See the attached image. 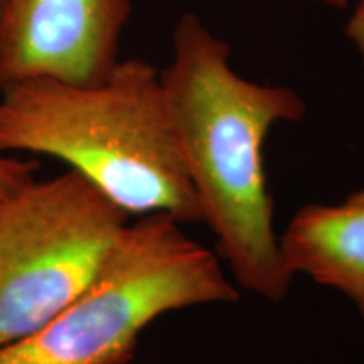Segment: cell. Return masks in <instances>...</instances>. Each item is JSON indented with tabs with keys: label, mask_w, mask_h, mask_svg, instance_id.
<instances>
[{
	"label": "cell",
	"mask_w": 364,
	"mask_h": 364,
	"mask_svg": "<svg viewBox=\"0 0 364 364\" xmlns=\"http://www.w3.org/2000/svg\"><path fill=\"white\" fill-rule=\"evenodd\" d=\"M6 152L66 162L129 216L201 223L161 73L142 59L118 61L93 86L31 80L2 90L0 154Z\"/></svg>",
	"instance_id": "cell-2"
},
{
	"label": "cell",
	"mask_w": 364,
	"mask_h": 364,
	"mask_svg": "<svg viewBox=\"0 0 364 364\" xmlns=\"http://www.w3.org/2000/svg\"><path fill=\"white\" fill-rule=\"evenodd\" d=\"M166 215L139 216L95 279L33 334L0 346V364H130L166 314L240 297L221 260Z\"/></svg>",
	"instance_id": "cell-3"
},
{
	"label": "cell",
	"mask_w": 364,
	"mask_h": 364,
	"mask_svg": "<svg viewBox=\"0 0 364 364\" xmlns=\"http://www.w3.org/2000/svg\"><path fill=\"white\" fill-rule=\"evenodd\" d=\"M316 2L326 4V6L338 7V9H344V7H348V0H316Z\"/></svg>",
	"instance_id": "cell-9"
},
{
	"label": "cell",
	"mask_w": 364,
	"mask_h": 364,
	"mask_svg": "<svg viewBox=\"0 0 364 364\" xmlns=\"http://www.w3.org/2000/svg\"><path fill=\"white\" fill-rule=\"evenodd\" d=\"M129 223L71 169L0 198V346L33 334L78 297Z\"/></svg>",
	"instance_id": "cell-4"
},
{
	"label": "cell",
	"mask_w": 364,
	"mask_h": 364,
	"mask_svg": "<svg viewBox=\"0 0 364 364\" xmlns=\"http://www.w3.org/2000/svg\"><path fill=\"white\" fill-rule=\"evenodd\" d=\"M346 34L358 46L364 63V0H359L356 11H354L353 17L348 22V27H346Z\"/></svg>",
	"instance_id": "cell-8"
},
{
	"label": "cell",
	"mask_w": 364,
	"mask_h": 364,
	"mask_svg": "<svg viewBox=\"0 0 364 364\" xmlns=\"http://www.w3.org/2000/svg\"><path fill=\"white\" fill-rule=\"evenodd\" d=\"M36 161H21L0 154V198L11 196L34 181Z\"/></svg>",
	"instance_id": "cell-7"
},
{
	"label": "cell",
	"mask_w": 364,
	"mask_h": 364,
	"mask_svg": "<svg viewBox=\"0 0 364 364\" xmlns=\"http://www.w3.org/2000/svg\"><path fill=\"white\" fill-rule=\"evenodd\" d=\"M186 174L238 289L268 302L287 297L294 273L275 231L265 142L280 122H297L306 103L285 86L245 80L230 48L194 14L174 31V59L161 73Z\"/></svg>",
	"instance_id": "cell-1"
},
{
	"label": "cell",
	"mask_w": 364,
	"mask_h": 364,
	"mask_svg": "<svg viewBox=\"0 0 364 364\" xmlns=\"http://www.w3.org/2000/svg\"><path fill=\"white\" fill-rule=\"evenodd\" d=\"M287 267L346 295L364 317V189L299 208L280 235Z\"/></svg>",
	"instance_id": "cell-6"
},
{
	"label": "cell",
	"mask_w": 364,
	"mask_h": 364,
	"mask_svg": "<svg viewBox=\"0 0 364 364\" xmlns=\"http://www.w3.org/2000/svg\"><path fill=\"white\" fill-rule=\"evenodd\" d=\"M130 14V0H4L0 91L31 80L103 83Z\"/></svg>",
	"instance_id": "cell-5"
},
{
	"label": "cell",
	"mask_w": 364,
	"mask_h": 364,
	"mask_svg": "<svg viewBox=\"0 0 364 364\" xmlns=\"http://www.w3.org/2000/svg\"><path fill=\"white\" fill-rule=\"evenodd\" d=\"M2 2H4V0H0V9H2Z\"/></svg>",
	"instance_id": "cell-10"
}]
</instances>
